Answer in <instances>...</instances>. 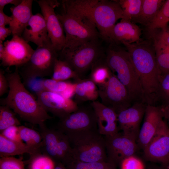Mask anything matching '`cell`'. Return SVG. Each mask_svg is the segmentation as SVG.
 Returning a JSON list of instances; mask_svg holds the SVG:
<instances>
[{
  "mask_svg": "<svg viewBox=\"0 0 169 169\" xmlns=\"http://www.w3.org/2000/svg\"><path fill=\"white\" fill-rule=\"evenodd\" d=\"M90 105L94 111L100 134L111 136L119 132L117 114L115 110L97 100L91 102Z\"/></svg>",
  "mask_w": 169,
  "mask_h": 169,
  "instance_id": "obj_20",
  "label": "cell"
},
{
  "mask_svg": "<svg viewBox=\"0 0 169 169\" xmlns=\"http://www.w3.org/2000/svg\"><path fill=\"white\" fill-rule=\"evenodd\" d=\"M38 152L24 142L10 140L0 134V157L13 156L28 153L30 156Z\"/></svg>",
  "mask_w": 169,
  "mask_h": 169,
  "instance_id": "obj_25",
  "label": "cell"
},
{
  "mask_svg": "<svg viewBox=\"0 0 169 169\" xmlns=\"http://www.w3.org/2000/svg\"><path fill=\"white\" fill-rule=\"evenodd\" d=\"M141 30L136 23L121 19L115 24L110 33L111 43L132 44L141 41Z\"/></svg>",
  "mask_w": 169,
  "mask_h": 169,
  "instance_id": "obj_21",
  "label": "cell"
},
{
  "mask_svg": "<svg viewBox=\"0 0 169 169\" xmlns=\"http://www.w3.org/2000/svg\"><path fill=\"white\" fill-rule=\"evenodd\" d=\"M35 1L40 8L45 21L49 37L54 47L59 52L64 48L66 41L63 25L54 11V8L59 6L60 3L57 0Z\"/></svg>",
  "mask_w": 169,
  "mask_h": 169,
  "instance_id": "obj_12",
  "label": "cell"
},
{
  "mask_svg": "<svg viewBox=\"0 0 169 169\" xmlns=\"http://www.w3.org/2000/svg\"><path fill=\"white\" fill-rule=\"evenodd\" d=\"M20 125V122L13 110L7 105L0 106V132L11 126Z\"/></svg>",
  "mask_w": 169,
  "mask_h": 169,
  "instance_id": "obj_34",
  "label": "cell"
},
{
  "mask_svg": "<svg viewBox=\"0 0 169 169\" xmlns=\"http://www.w3.org/2000/svg\"><path fill=\"white\" fill-rule=\"evenodd\" d=\"M9 89V83L4 72L0 69V96L6 93Z\"/></svg>",
  "mask_w": 169,
  "mask_h": 169,
  "instance_id": "obj_41",
  "label": "cell"
},
{
  "mask_svg": "<svg viewBox=\"0 0 169 169\" xmlns=\"http://www.w3.org/2000/svg\"><path fill=\"white\" fill-rule=\"evenodd\" d=\"M104 136L107 162L115 166L125 158L135 155L139 149L136 140L122 132Z\"/></svg>",
  "mask_w": 169,
  "mask_h": 169,
  "instance_id": "obj_13",
  "label": "cell"
},
{
  "mask_svg": "<svg viewBox=\"0 0 169 169\" xmlns=\"http://www.w3.org/2000/svg\"><path fill=\"white\" fill-rule=\"evenodd\" d=\"M54 169H67L66 166L60 162H56Z\"/></svg>",
  "mask_w": 169,
  "mask_h": 169,
  "instance_id": "obj_48",
  "label": "cell"
},
{
  "mask_svg": "<svg viewBox=\"0 0 169 169\" xmlns=\"http://www.w3.org/2000/svg\"><path fill=\"white\" fill-rule=\"evenodd\" d=\"M98 87L101 103L117 114L132 105L126 88L112 72L107 82Z\"/></svg>",
  "mask_w": 169,
  "mask_h": 169,
  "instance_id": "obj_10",
  "label": "cell"
},
{
  "mask_svg": "<svg viewBox=\"0 0 169 169\" xmlns=\"http://www.w3.org/2000/svg\"><path fill=\"white\" fill-rule=\"evenodd\" d=\"M91 17L101 38L110 43L111 31L117 21L122 19L123 12L116 0H99L92 10Z\"/></svg>",
  "mask_w": 169,
  "mask_h": 169,
  "instance_id": "obj_9",
  "label": "cell"
},
{
  "mask_svg": "<svg viewBox=\"0 0 169 169\" xmlns=\"http://www.w3.org/2000/svg\"><path fill=\"white\" fill-rule=\"evenodd\" d=\"M73 83L52 79H45L42 81V85L44 90L60 94L69 88Z\"/></svg>",
  "mask_w": 169,
  "mask_h": 169,
  "instance_id": "obj_36",
  "label": "cell"
},
{
  "mask_svg": "<svg viewBox=\"0 0 169 169\" xmlns=\"http://www.w3.org/2000/svg\"><path fill=\"white\" fill-rule=\"evenodd\" d=\"M161 107L163 117L167 120L169 127V104L162 105Z\"/></svg>",
  "mask_w": 169,
  "mask_h": 169,
  "instance_id": "obj_46",
  "label": "cell"
},
{
  "mask_svg": "<svg viewBox=\"0 0 169 169\" xmlns=\"http://www.w3.org/2000/svg\"><path fill=\"white\" fill-rule=\"evenodd\" d=\"M164 166V169H169V159L166 162L163 164Z\"/></svg>",
  "mask_w": 169,
  "mask_h": 169,
  "instance_id": "obj_49",
  "label": "cell"
},
{
  "mask_svg": "<svg viewBox=\"0 0 169 169\" xmlns=\"http://www.w3.org/2000/svg\"><path fill=\"white\" fill-rule=\"evenodd\" d=\"M22 158L3 156L0 158V169H25Z\"/></svg>",
  "mask_w": 169,
  "mask_h": 169,
  "instance_id": "obj_38",
  "label": "cell"
},
{
  "mask_svg": "<svg viewBox=\"0 0 169 169\" xmlns=\"http://www.w3.org/2000/svg\"><path fill=\"white\" fill-rule=\"evenodd\" d=\"M169 23V0H165L155 18L146 28L151 34L158 30H163Z\"/></svg>",
  "mask_w": 169,
  "mask_h": 169,
  "instance_id": "obj_32",
  "label": "cell"
},
{
  "mask_svg": "<svg viewBox=\"0 0 169 169\" xmlns=\"http://www.w3.org/2000/svg\"><path fill=\"white\" fill-rule=\"evenodd\" d=\"M164 0H143L141 11L133 22L147 27L151 23L163 4Z\"/></svg>",
  "mask_w": 169,
  "mask_h": 169,
  "instance_id": "obj_26",
  "label": "cell"
},
{
  "mask_svg": "<svg viewBox=\"0 0 169 169\" xmlns=\"http://www.w3.org/2000/svg\"><path fill=\"white\" fill-rule=\"evenodd\" d=\"M74 101L78 104L86 101L97 100L99 97L96 84L90 78L75 80Z\"/></svg>",
  "mask_w": 169,
  "mask_h": 169,
  "instance_id": "obj_24",
  "label": "cell"
},
{
  "mask_svg": "<svg viewBox=\"0 0 169 169\" xmlns=\"http://www.w3.org/2000/svg\"><path fill=\"white\" fill-rule=\"evenodd\" d=\"M98 1L64 0L62 1L61 2L63 12L79 19L93 22L91 17V11Z\"/></svg>",
  "mask_w": 169,
  "mask_h": 169,
  "instance_id": "obj_23",
  "label": "cell"
},
{
  "mask_svg": "<svg viewBox=\"0 0 169 169\" xmlns=\"http://www.w3.org/2000/svg\"><path fill=\"white\" fill-rule=\"evenodd\" d=\"M51 79L63 81L70 79L75 80L80 79L67 63L59 58L55 61Z\"/></svg>",
  "mask_w": 169,
  "mask_h": 169,
  "instance_id": "obj_31",
  "label": "cell"
},
{
  "mask_svg": "<svg viewBox=\"0 0 169 169\" xmlns=\"http://www.w3.org/2000/svg\"><path fill=\"white\" fill-rule=\"evenodd\" d=\"M39 127L42 138V153L65 166L74 160L72 149L66 134L57 129L49 128L45 124Z\"/></svg>",
  "mask_w": 169,
  "mask_h": 169,
  "instance_id": "obj_7",
  "label": "cell"
},
{
  "mask_svg": "<svg viewBox=\"0 0 169 169\" xmlns=\"http://www.w3.org/2000/svg\"><path fill=\"white\" fill-rule=\"evenodd\" d=\"M111 45L105 51V60L112 72L126 88L132 101H146L139 78L126 49Z\"/></svg>",
  "mask_w": 169,
  "mask_h": 169,
  "instance_id": "obj_3",
  "label": "cell"
},
{
  "mask_svg": "<svg viewBox=\"0 0 169 169\" xmlns=\"http://www.w3.org/2000/svg\"><path fill=\"white\" fill-rule=\"evenodd\" d=\"M21 37L27 42H32L38 47L53 45L49 37L44 17L40 13L32 15Z\"/></svg>",
  "mask_w": 169,
  "mask_h": 169,
  "instance_id": "obj_19",
  "label": "cell"
},
{
  "mask_svg": "<svg viewBox=\"0 0 169 169\" xmlns=\"http://www.w3.org/2000/svg\"><path fill=\"white\" fill-rule=\"evenodd\" d=\"M147 160L163 164L169 159V127L164 121L158 131L143 150Z\"/></svg>",
  "mask_w": 169,
  "mask_h": 169,
  "instance_id": "obj_17",
  "label": "cell"
},
{
  "mask_svg": "<svg viewBox=\"0 0 169 169\" xmlns=\"http://www.w3.org/2000/svg\"><path fill=\"white\" fill-rule=\"evenodd\" d=\"M5 75L9 91L7 96L0 100L1 105L8 106L23 120L39 126L52 118L22 82L17 68Z\"/></svg>",
  "mask_w": 169,
  "mask_h": 169,
  "instance_id": "obj_1",
  "label": "cell"
},
{
  "mask_svg": "<svg viewBox=\"0 0 169 169\" xmlns=\"http://www.w3.org/2000/svg\"><path fill=\"white\" fill-rule=\"evenodd\" d=\"M129 53L141 81L146 101L151 104L156 98L161 76L157 65L154 43L148 40L123 44Z\"/></svg>",
  "mask_w": 169,
  "mask_h": 169,
  "instance_id": "obj_2",
  "label": "cell"
},
{
  "mask_svg": "<svg viewBox=\"0 0 169 169\" xmlns=\"http://www.w3.org/2000/svg\"><path fill=\"white\" fill-rule=\"evenodd\" d=\"M59 54L53 45L38 47L28 62L17 68L23 80L52 76Z\"/></svg>",
  "mask_w": 169,
  "mask_h": 169,
  "instance_id": "obj_8",
  "label": "cell"
},
{
  "mask_svg": "<svg viewBox=\"0 0 169 169\" xmlns=\"http://www.w3.org/2000/svg\"><path fill=\"white\" fill-rule=\"evenodd\" d=\"M57 15L63 25L65 35V44L63 49L74 50L101 37L93 22L79 19L63 12Z\"/></svg>",
  "mask_w": 169,
  "mask_h": 169,
  "instance_id": "obj_6",
  "label": "cell"
},
{
  "mask_svg": "<svg viewBox=\"0 0 169 169\" xmlns=\"http://www.w3.org/2000/svg\"><path fill=\"white\" fill-rule=\"evenodd\" d=\"M5 48L3 41L0 40V59L1 61L4 55Z\"/></svg>",
  "mask_w": 169,
  "mask_h": 169,
  "instance_id": "obj_47",
  "label": "cell"
},
{
  "mask_svg": "<svg viewBox=\"0 0 169 169\" xmlns=\"http://www.w3.org/2000/svg\"><path fill=\"white\" fill-rule=\"evenodd\" d=\"M11 34L12 32L9 28L0 26V40L4 41L6 38Z\"/></svg>",
  "mask_w": 169,
  "mask_h": 169,
  "instance_id": "obj_44",
  "label": "cell"
},
{
  "mask_svg": "<svg viewBox=\"0 0 169 169\" xmlns=\"http://www.w3.org/2000/svg\"><path fill=\"white\" fill-rule=\"evenodd\" d=\"M120 164V169H145L142 161L135 155L125 158Z\"/></svg>",
  "mask_w": 169,
  "mask_h": 169,
  "instance_id": "obj_39",
  "label": "cell"
},
{
  "mask_svg": "<svg viewBox=\"0 0 169 169\" xmlns=\"http://www.w3.org/2000/svg\"><path fill=\"white\" fill-rule=\"evenodd\" d=\"M28 164V169H54L56 162L48 156L41 152L30 156L24 162Z\"/></svg>",
  "mask_w": 169,
  "mask_h": 169,
  "instance_id": "obj_33",
  "label": "cell"
},
{
  "mask_svg": "<svg viewBox=\"0 0 169 169\" xmlns=\"http://www.w3.org/2000/svg\"><path fill=\"white\" fill-rule=\"evenodd\" d=\"M152 35H154L158 38L169 45V25H168L165 29L160 30L157 33H154Z\"/></svg>",
  "mask_w": 169,
  "mask_h": 169,
  "instance_id": "obj_42",
  "label": "cell"
},
{
  "mask_svg": "<svg viewBox=\"0 0 169 169\" xmlns=\"http://www.w3.org/2000/svg\"><path fill=\"white\" fill-rule=\"evenodd\" d=\"M3 45L5 53L1 64L8 68L23 66L29 60L34 51L21 36L17 35H13L12 38L4 42Z\"/></svg>",
  "mask_w": 169,
  "mask_h": 169,
  "instance_id": "obj_14",
  "label": "cell"
},
{
  "mask_svg": "<svg viewBox=\"0 0 169 169\" xmlns=\"http://www.w3.org/2000/svg\"><path fill=\"white\" fill-rule=\"evenodd\" d=\"M146 106L144 103L135 102L117 114L119 130H121L123 134L136 141Z\"/></svg>",
  "mask_w": 169,
  "mask_h": 169,
  "instance_id": "obj_16",
  "label": "cell"
},
{
  "mask_svg": "<svg viewBox=\"0 0 169 169\" xmlns=\"http://www.w3.org/2000/svg\"><path fill=\"white\" fill-rule=\"evenodd\" d=\"M156 97L163 103L162 105L169 104V73L160 76Z\"/></svg>",
  "mask_w": 169,
  "mask_h": 169,
  "instance_id": "obj_37",
  "label": "cell"
},
{
  "mask_svg": "<svg viewBox=\"0 0 169 169\" xmlns=\"http://www.w3.org/2000/svg\"><path fill=\"white\" fill-rule=\"evenodd\" d=\"M65 166L67 169H117L115 165L107 161L85 162L74 160Z\"/></svg>",
  "mask_w": 169,
  "mask_h": 169,
  "instance_id": "obj_35",
  "label": "cell"
},
{
  "mask_svg": "<svg viewBox=\"0 0 169 169\" xmlns=\"http://www.w3.org/2000/svg\"><path fill=\"white\" fill-rule=\"evenodd\" d=\"M37 99L43 108L59 119L77 110L79 106L71 98L45 90L36 94Z\"/></svg>",
  "mask_w": 169,
  "mask_h": 169,
  "instance_id": "obj_15",
  "label": "cell"
},
{
  "mask_svg": "<svg viewBox=\"0 0 169 169\" xmlns=\"http://www.w3.org/2000/svg\"><path fill=\"white\" fill-rule=\"evenodd\" d=\"M90 79L97 86L105 84L112 73L105 60V55L95 63L90 69Z\"/></svg>",
  "mask_w": 169,
  "mask_h": 169,
  "instance_id": "obj_28",
  "label": "cell"
},
{
  "mask_svg": "<svg viewBox=\"0 0 169 169\" xmlns=\"http://www.w3.org/2000/svg\"><path fill=\"white\" fill-rule=\"evenodd\" d=\"M157 63L161 76L169 73V45L158 38L153 39Z\"/></svg>",
  "mask_w": 169,
  "mask_h": 169,
  "instance_id": "obj_27",
  "label": "cell"
},
{
  "mask_svg": "<svg viewBox=\"0 0 169 169\" xmlns=\"http://www.w3.org/2000/svg\"><path fill=\"white\" fill-rule=\"evenodd\" d=\"M12 20L11 16H8L3 12V10L0 9V26H5L10 25Z\"/></svg>",
  "mask_w": 169,
  "mask_h": 169,
  "instance_id": "obj_43",
  "label": "cell"
},
{
  "mask_svg": "<svg viewBox=\"0 0 169 169\" xmlns=\"http://www.w3.org/2000/svg\"><path fill=\"white\" fill-rule=\"evenodd\" d=\"M19 126L13 125L9 127L0 132V134L10 140L23 142L20 136Z\"/></svg>",
  "mask_w": 169,
  "mask_h": 169,
  "instance_id": "obj_40",
  "label": "cell"
},
{
  "mask_svg": "<svg viewBox=\"0 0 169 169\" xmlns=\"http://www.w3.org/2000/svg\"><path fill=\"white\" fill-rule=\"evenodd\" d=\"M33 0H23L19 5L10 8L12 20L9 25L13 35L21 36L31 18L33 15L32 6Z\"/></svg>",
  "mask_w": 169,
  "mask_h": 169,
  "instance_id": "obj_22",
  "label": "cell"
},
{
  "mask_svg": "<svg viewBox=\"0 0 169 169\" xmlns=\"http://www.w3.org/2000/svg\"><path fill=\"white\" fill-rule=\"evenodd\" d=\"M20 136L28 146L38 152H41L42 138L39 132L27 126H19Z\"/></svg>",
  "mask_w": 169,
  "mask_h": 169,
  "instance_id": "obj_29",
  "label": "cell"
},
{
  "mask_svg": "<svg viewBox=\"0 0 169 169\" xmlns=\"http://www.w3.org/2000/svg\"><path fill=\"white\" fill-rule=\"evenodd\" d=\"M99 39L90 41L74 50L63 49L58 52V58L67 63L79 78L83 79L93 65L105 55Z\"/></svg>",
  "mask_w": 169,
  "mask_h": 169,
  "instance_id": "obj_5",
  "label": "cell"
},
{
  "mask_svg": "<svg viewBox=\"0 0 169 169\" xmlns=\"http://www.w3.org/2000/svg\"><path fill=\"white\" fill-rule=\"evenodd\" d=\"M67 136L72 149L74 160L85 162L107 161L104 136L98 130Z\"/></svg>",
  "mask_w": 169,
  "mask_h": 169,
  "instance_id": "obj_4",
  "label": "cell"
},
{
  "mask_svg": "<svg viewBox=\"0 0 169 169\" xmlns=\"http://www.w3.org/2000/svg\"><path fill=\"white\" fill-rule=\"evenodd\" d=\"M123 12L122 19L133 22L140 13L143 0H116Z\"/></svg>",
  "mask_w": 169,
  "mask_h": 169,
  "instance_id": "obj_30",
  "label": "cell"
},
{
  "mask_svg": "<svg viewBox=\"0 0 169 169\" xmlns=\"http://www.w3.org/2000/svg\"><path fill=\"white\" fill-rule=\"evenodd\" d=\"M57 129L66 135L87 131L98 130L94 111L90 107L78 109L59 119Z\"/></svg>",
  "mask_w": 169,
  "mask_h": 169,
  "instance_id": "obj_11",
  "label": "cell"
},
{
  "mask_svg": "<svg viewBox=\"0 0 169 169\" xmlns=\"http://www.w3.org/2000/svg\"><path fill=\"white\" fill-rule=\"evenodd\" d=\"M23 0H0V9L3 10L4 6L8 4H13L16 6L20 4Z\"/></svg>",
  "mask_w": 169,
  "mask_h": 169,
  "instance_id": "obj_45",
  "label": "cell"
},
{
  "mask_svg": "<svg viewBox=\"0 0 169 169\" xmlns=\"http://www.w3.org/2000/svg\"><path fill=\"white\" fill-rule=\"evenodd\" d=\"M161 107L146 105L143 123L137 140L139 148L144 150L164 122Z\"/></svg>",
  "mask_w": 169,
  "mask_h": 169,
  "instance_id": "obj_18",
  "label": "cell"
}]
</instances>
